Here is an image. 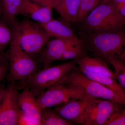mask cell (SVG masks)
Segmentation results:
<instances>
[{"mask_svg":"<svg viewBox=\"0 0 125 125\" xmlns=\"http://www.w3.org/2000/svg\"><path fill=\"white\" fill-rule=\"evenodd\" d=\"M120 29L86 32L81 39L95 56H112L125 62V33Z\"/></svg>","mask_w":125,"mask_h":125,"instance_id":"cell-1","label":"cell"},{"mask_svg":"<svg viewBox=\"0 0 125 125\" xmlns=\"http://www.w3.org/2000/svg\"><path fill=\"white\" fill-rule=\"evenodd\" d=\"M13 39L27 53L33 57L40 54L50 36L40 24L24 19L13 25Z\"/></svg>","mask_w":125,"mask_h":125,"instance_id":"cell-2","label":"cell"},{"mask_svg":"<svg viewBox=\"0 0 125 125\" xmlns=\"http://www.w3.org/2000/svg\"><path fill=\"white\" fill-rule=\"evenodd\" d=\"M76 64L74 60L36 71L28 78L20 81L18 88L30 90L34 96H38L75 68Z\"/></svg>","mask_w":125,"mask_h":125,"instance_id":"cell-3","label":"cell"},{"mask_svg":"<svg viewBox=\"0 0 125 125\" xmlns=\"http://www.w3.org/2000/svg\"><path fill=\"white\" fill-rule=\"evenodd\" d=\"M81 23L85 32H99L120 29L125 24V19L119 15L111 2L104 0Z\"/></svg>","mask_w":125,"mask_h":125,"instance_id":"cell-4","label":"cell"},{"mask_svg":"<svg viewBox=\"0 0 125 125\" xmlns=\"http://www.w3.org/2000/svg\"><path fill=\"white\" fill-rule=\"evenodd\" d=\"M75 86L82 90L87 96L106 99L125 107V98L104 85L87 77L79 69L74 68L62 77L55 85Z\"/></svg>","mask_w":125,"mask_h":125,"instance_id":"cell-5","label":"cell"},{"mask_svg":"<svg viewBox=\"0 0 125 125\" xmlns=\"http://www.w3.org/2000/svg\"><path fill=\"white\" fill-rule=\"evenodd\" d=\"M10 45L9 81L23 80L37 71V64L33 57L25 52L15 40L12 39Z\"/></svg>","mask_w":125,"mask_h":125,"instance_id":"cell-6","label":"cell"},{"mask_svg":"<svg viewBox=\"0 0 125 125\" xmlns=\"http://www.w3.org/2000/svg\"><path fill=\"white\" fill-rule=\"evenodd\" d=\"M87 96L83 90L75 86L57 84L48 88L37 98L42 110L56 106L73 99Z\"/></svg>","mask_w":125,"mask_h":125,"instance_id":"cell-7","label":"cell"},{"mask_svg":"<svg viewBox=\"0 0 125 125\" xmlns=\"http://www.w3.org/2000/svg\"><path fill=\"white\" fill-rule=\"evenodd\" d=\"M124 107L109 100L94 98L85 110L81 125H105L114 113Z\"/></svg>","mask_w":125,"mask_h":125,"instance_id":"cell-8","label":"cell"},{"mask_svg":"<svg viewBox=\"0 0 125 125\" xmlns=\"http://www.w3.org/2000/svg\"><path fill=\"white\" fill-rule=\"evenodd\" d=\"M14 82L6 88V95L0 107V125H19L22 113L18 103L19 89Z\"/></svg>","mask_w":125,"mask_h":125,"instance_id":"cell-9","label":"cell"},{"mask_svg":"<svg viewBox=\"0 0 125 125\" xmlns=\"http://www.w3.org/2000/svg\"><path fill=\"white\" fill-rule=\"evenodd\" d=\"M82 40L56 38L47 42L45 50L41 52L39 60L42 64L43 69L49 67L52 62L61 59L63 54L69 47L80 42Z\"/></svg>","mask_w":125,"mask_h":125,"instance_id":"cell-10","label":"cell"},{"mask_svg":"<svg viewBox=\"0 0 125 125\" xmlns=\"http://www.w3.org/2000/svg\"><path fill=\"white\" fill-rule=\"evenodd\" d=\"M94 98L86 96L83 98L70 100L56 106L54 110L66 120L81 125L85 110Z\"/></svg>","mask_w":125,"mask_h":125,"instance_id":"cell-11","label":"cell"},{"mask_svg":"<svg viewBox=\"0 0 125 125\" xmlns=\"http://www.w3.org/2000/svg\"><path fill=\"white\" fill-rule=\"evenodd\" d=\"M19 106L24 115L32 125H41L42 110L37 98L29 90H24L18 96Z\"/></svg>","mask_w":125,"mask_h":125,"instance_id":"cell-12","label":"cell"},{"mask_svg":"<svg viewBox=\"0 0 125 125\" xmlns=\"http://www.w3.org/2000/svg\"><path fill=\"white\" fill-rule=\"evenodd\" d=\"M52 9L51 7L42 6L30 0H23L20 14L39 23H44L52 19Z\"/></svg>","mask_w":125,"mask_h":125,"instance_id":"cell-13","label":"cell"},{"mask_svg":"<svg viewBox=\"0 0 125 125\" xmlns=\"http://www.w3.org/2000/svg\"><path fill=\"white\" fill-rule=\"evenodd\" d=\"M79 66V69L93 73L109 76L116 79L115 73L110 70L104 59L101 57H83L75 60Z\"/></svg>","mask_w":125,"mask_h":125,"instance_id":"cell-14","label":"cell"},{"mask_svg":"<svg viewBox=\"0 0 125 125\" xmlns=\"http://www.w3.org/2000/svg\"><path fill=\"white\" fill-rule=\"evenodd\" d=\"M80 0H54L55 9L62 19L70 24L78 23Z\"/></svg>","mask_w":125,"mask_h":125,"instance_id":"cell-15","label":"cell"},{"mask_svg":"<svg viewBox=\"0 0 125 125\" xmlns=\"http://www.w3.org/2000/svg\"><path fill=\"white\" fill-rule=\"evenodd\" d=\"M51 37L78 40L70 24L62 20H53L40 24Z\"/></svg>","mask_w":125,"mask_h":125,"instance_id":"cell-16","label":"cell"},{"mask_svg":"<svg viewBox=\"0 0 125 125\" xmlns=\"http://www.w3.org/2000/svg\"><path fill=\"white\" fill-rule=\"evenodd\" d=\"M23 0H0L3 18L8 24L13 25L16 17L20 14Z\"/></svg>","mask_w":125,"mask_h":125,"instance_id":"cell-17","label":"cell"},{"mask_svg":"<svg viewBox=\"0 0 125 125\" xmlns=\"http://www.w3.org/2000/svg\"><path fill=\"white\" fill-rule=\"evenodd\" d=\"M80 71L88 78L98 82L125 98V89L116 82L115 79L105 75L93 73L85 71Z\"/></svg>","mask_w":125,"mask_h":125,"instance_id":"cell-18","label":"cell"},{"mask_svg":"<svg viewBox=\"0 0 125 125\" xmlns=\"http://www.w3.org/2000/svg\"><path fill=\"white\" fill-rule=\"evenodd\" d=\"M76 125L66 120L51 108L42 109L41 125Z\"/></svg>","mask_w":125,"mask_h":125,"instance_id":"cell-19","label":"cell"},{"mask_svg":"<svg viewBox=\"0 0 125 125\" xmlns=\"http://www.w3.org/2000/svg\"><path fill=\"white\" fill-rule=\"evenodd\" d=\"M104 59L107 61L114 67L116 79L125 89V62L111 56H106Z\"/></svg>","mask_w":125,"mask_h":125,"instance_id":"cell-20","label":"cell"},{"mask_svg":"<svg viewBox=\"0 0 125 125\" xmlns=\"http://www.w3.org/2000/svg\"><path fill=\"white\" fill-rule=\"evenodd\" d=\"M8 24L4 18L0 20V53L2 54H4L5 49L13 38V31Z\"/></svg>","mask_w":125,"mask_h":125,"instance_id":"cell-21","label":"cell"},{"mask_svg":"<svg viewBox=\"0 0 125 125\" xmlns=\"http://www.w3.org/2000/svg\"><path fill=\"white\" fill-rule=\"evenodd\" d=\"M83 42L77 43L69 47L63 54L61 60H76L86 56L85 49Z\"/></svg>","mask_w":125,"mask_h":125,"instance_id":"cell-22","label":"cell"},{"mask_svg":"<svg viewBox=\"0 0 125 125\" xmlns=\"http://www.w3.org/2000/svg\"><path fill=\"white\" fill-rule=\"evenodd\" d=\"M104 0H80L78 23L81 22L89 14Z\"/></svg>","mask_w":125,"mask_h":125,"instance_id":"cell-23","label":"cell"},{"mask_svg":"<svg viewBox=\"0 0 125 125\" xmlns=\"http://www.w3.org/2000/svg\"><path fill=\"white\" fill-rule=\"evenodd\" d=\"M105 125H125V108H122L114 113Z\"/></svg>","mask_w":125,"mask_h":125,"instance_id":"cell-24","label":"cell"},{"mask_svg":"<svg viewBox=\"0 0 125 125\" xmlns=\"http://www.w3.org/2000/svg\"><path fill=\"white\" fill-rule=\"evenodd\" d=\"M122 18L125 19V0H109Z\"/></svg>","mask_w":125,"mask_h":125,"instance_id":"cell-25","label":"cell"},{"mask_svg":"<svg viewBox=\"0 0 125 125\" xmlns=\"http://www.w3.org/2000/svg\"><path fill=\"white\" fill-rule=\"evenodd\" d=\"M7 70L6 62L0 64V81L4 78L7 74Z\"/></svg>","mask_w":125,"mask_h":125,"instance_id":"cell-26","label":"cell"},{"mask_svg":"<svg viewBox=\"0 0 125 125\" xmlns=\"http://www.w3.org/2000/svg\"><path fill=\"white\" fill-rule=\"evenodd\" d=\"M42 6L51 7L53 9L52 4L48 0H30Z\"/></svg>","mask_w":125,"mask_h":125,"instance_id":"cell-27","label":"cell"},{"mask_svg":"<svg viewBox=\"0 0 125 125\" xmlns=\"http://www.w3.org/2000/svg\"><path fill=\"white\" fill-rule=\"evenodd\" d=\"M7 89H4L0 85V107L1 106L4 99L6 95Z\"/></svg>","mask_w":125,"mask_h":125,"instance_id":"cell-28","label":"cell"},{"mask_svg":"<svg viewBox=\"0 0 125 125\" xmlns=\"http://www.w3.org/2000/svg\"><path fill=\"white\" fill-rule=\"evenodd\" d=\"M6 56L5 54H2L0 53V64L6 63Z\"/></svg>","mask_w":125,"mask_h":125,"instance_id":"cell-29","label":"cell"},{"mask_svg":"<svg viewBox=\"0 0 125 125\" xmlns=\"http://www.w3.org/2000/svg\"><path fill=\"white\" fill-rule=\"evenodd\" d=\"M50 2H51L52 4V6H53V1L54 0H48Z\"/></svg>","mask_w":125,"mask_h":125,"instance_id":"cell-30","label":"cell"},{"mask_svg":"<svg viewBox=\"0 0 125 125\" xmlns=\"http://www.w3.org/2000/svg\"><path fill=\"white\" fill-rule=\"evenodd\" d=\"M1 13H2V11H1V7L0 4V14Z\"/></svg>","mask_w":125,"mask_h":125,"instance_id":"cell-31","label":"cell"}]
</instances>
